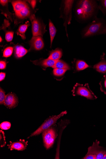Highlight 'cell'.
<instances>
[{
  "instance_id": "cell-20",
  "label": "cell",
  "mask_w": 106,
  "mask_h": 159,
  "mask_svg": "<svg viewBox=\"0 0 106 159\" xmlns=\"http://www.w3.org/2000/svg\"><path fill=\"white\" fill-rule=\"evenodd\" d=\"M53 68H58L69 70L70 67L66 62L62 60H58L55 64L52 67Z\"/></svg>"
},
{
  "instance_id": "cell-2",
  "label": "cell",
  "mask_w": 106,
  "mask_h": 159,
  "mask_svg": "<svg viewBox=\"0 0 106 159\" xmlns=\"http://www.w3.org/2000/svg\"><path fill=\"white\" fill-rule=\"evenodd\" d=\"M82 34L83 38L106 34V24L101 20H96L85 28Z\"/></svg>"
},
{
  "instance_id": "cell-11",
  "label": "cell",
  "mask_w": 106,
  "mask_h": 159,
  "mask_svg": "<svg viewBox=\"0 0 106 159\" xmlns=\"http://www.w3.org/2000/svg\"><path fill=\"white\" fill-rule=\"evenodd\" d=\"M28 146V141L24 139H20L16 142H10L8 144V149L11 150H16L18 151H23L25 150Z\"/></svg>"
},
{
  "instance_id": "cell-36",
  "label": "cell",
  "mask_w": 106,
  "mask_h": 159,
  "mask_svg": "<svg viewBox=\"0 0 106 159\" xmlns=\"http://www.w3.org/2000/svg\"><path fill=\"white\" fill-rule=\"evenodd\" d=\"M1 38V42H2V38L1 37V38Z\"/></svg>"
},
{
  "instance_id": "cell-3",
  "label": "cell",
  "mask_w": 106,
  "mask_h": 159,
  "mask_svg": "<svg viewBox=\"0 0 106 159\" xmlns=\"http://www.w3.org/2000/svg\"><path fill=\"white\" fill-rule=\"evenodd\" d=\"M73 96H81L90 100H94L97 97L91 90L88 84H85L77 83L72 91Z\"/></svg>"
},
{
  "instance_id": "cell-8",
  "label": "cell",
  "mask_w": 106,
  "mask_h": 159,
  "mask_svg": "<svg viewBox=\"0 0 106 159\" xmlns=\"http://www.w3.org/2000/svg\"><path fill=\"white\" fill-rule=\"evenodd\" d=\"M74 2V1H65L64 3L63 9V17L65 20L64 25L67 29V25L71 23V19L72 7Z\"/></svg>"
},
{
  "instance_id": "cell-18",
  "label": "cell",
  "mask_w": 106,
  "mask_h": 159,
  "mask_svg": "<svg viewBox=\"0 0 106 159\" xmlns=\"http://www.w3.org/2000/svg\"><path fill=\"white\" fill-rule=\"evenodd\" d=\"M30 10L28 6L20 12L16 14L17 17L21 19H24L29 16L30 14Z\"/></svg>"
},
{
  "instance_id": "cell-10",
  "label": "cell",
  "mask_w": 106,
  "mask_h": 159,
  "mask_svg": "<svg viewBox=\"0 0 106 159\" xmlns=\"http://www.w3.org/2000/svg\"><path fill=\"white\" fill-rule=\"evenodd\" d=\"M31 48L30 50H40L44 47V44L41 36L33 37L30 41Z\"/></svg>"
},
{
  "instance_id": "cell-32",
  "label": "cell",
  "mask_w": 106,
  "mask_h": 159,
  "mask_svg": "<svg viewBox=\"0 0 106 159\" xmlns=\"http://www.w3.org/2000/svg\"><path fill=\"white\" fill-rule=\"evenodd\" d=\"M30 5L33 9H34L36 3V1H28Z\"/></svg>"
},
{
  "instance_id": "cell-12",
  "label": "cell",
  "mask_w": 106,
  "mask_h": 159,
  "mask_svg": "<svg viewBox=\"0 0 106 159\" xmlns=\"http://www.w3.org/2000/svg\"><path fill=\"white\" fill-rule=\"evenodd\" d=\"M12 5L16 14L21 11L28 6L25 2L22 1L12 2Z\"/></svg>"
},
{
  "instance_id": "cell-27",
  "label": "cell",
  "mask_w": 106,
  "mask_h": 159,
  "mask_svg": "<svg viewBox=\"0 0 106 159\" xmlns=\"http://www.w3.org/2000/svg\"><path fill=\"white\" fill-rule=\"evenodd\" d=\"M11 127V124L8 122H4L0 125V128L2 130H7L9 129Z\"/></svg>"
},
{
  "instance_id": "cell-22",
  "label": "cell",
  "mask_w": 106,
  "mask_h": 159,
  "mask_svg": "<svg viewBox=\"0 0 106 159\" xmlns=\"http://www.w3.org/2000/svg\"><path fill=\"white\" fill-rule=\"evenodd\" d=\"M67 70L54 68L53 71V73L54 75L56 76H63L66 72Z\"/></svg>"
},
{
  "instance_id": "cell-9",
  "label": "cell",
  "mask_w": 106,
  "mask_h": 159,
  "mask_svg": "<svg viewBox=\"0 0 106 159\" xmlns=\"http://www.w3.org/2000/svg\"><path fill=\"white\" fill-rule=\"evenodd\" d=\"M18 104V98L17 96L13 93H9L6 95L5 100V106L9 109L16 107Z\"/></svg>"
},
{
  "instance_id": "cell-26",
  "label": "cell",
  "mask_w": 106,
  "mask_h": 159,
  "mask_svg": "<svg viewBox=\"0 0 106 159\" xmlns=\"http://www.w3.org/2000/svg\"><path fill=\"white\" fill-rule=\"evenodd\" d=\"M6 96L5 92L1 88L0 89V104L1 105L4 104Z\"/></svg>"
},
{
  "instance_id": "cell-34",
  "label": "cell",
  "mask_w": 106,
  "mask_h": 159,
  "mask_svg": "<svg viewBox=\"0 0 106 159\" xmlns=\"http://www.w3.org/2000/svg\"><path fill=\"white\" fill-rule=\"evenodd\" d=\"M8 2V1H1V0L0 1V3H1V4L3 6H4L7 4Z\"/></svg>"
},
{
  "instance_id": "cell-23",
  "label": "cell",
  "mask_w": 106,
  "mask_h": 159,
  "mask_svg": "<svg viewBox=\"0 0 106 159\" xmlns=\"http://www.w3.org/2000/svg\"><path fill=\"white\" fill-rule=\"evenodd\" d=\"M6 144L5 133L1 130L0 131V147L1 148L4 147Z\"/></svg>"
},
{
  "instance_id": "cell-21",
  "label": "cell",
  "mask_w": 106,
  "mask_h": 159,
  "mask_svg": "<svg viewBox=\"0 0 106 159\" xmlns=\"http://www.w3.org/2000/svg\"><path fill=\"white\" fill-rule=\"evenodd\" d=\"M89 67L88 65L82 61L78 60L76 64V69L77 71L83 70Z\"/></svg>"
},
{
  "instance_id": "cell-14",
  "label": "cell",
  "mask_w": 106,
  "mask_h": 159,
  "mask_svg": "<svg viewBox=\"0 0 106 159\" xmlns=\"http://www.w3.org/2000/svg\"><path fill=\"white\" fill-rule=\"evenodd\" d=\"M27 52L28 50L21 46H17L14 49V55L17 58L23 57Z\"/></svg>"
},
{
  "instance_id": "cell-33",
  "label": "cell",
  "mask_w": 106,
  "mask_h": 159,
  "mask_svg": "<svg viewBox=\"0 0 106 159\" xmlns=\"http://www.w3.org/2000/svg\"><path fill=\"white\" fill-rule=\"evenodd\" d=\"M6 76V74L4 73H0V81H1L3 80L5 78Z\"/></svg>"
},
{
  "instance_id": "cell-7",
  "label": "cell",
  "mask_w": 106,
  "mask_h": 159,
  "mask_svg": "<svg viewBox=\"0 0 106 159\" xmlns=\"http://www.w3.org/2000/svg\"><path fill=\"white\" fill-rule=\"evenodd\" d=\"M100 142L97 140L94 142L93 145L88 148L87 154L95 155L96 159H102L104 155L106 153V150L104 148L99 146Z\"/></svg>"
},
{
  "instance_id": "cell-4",
  "label": "cell",
  "mask_w": 106,
  "mask_h": 159,
  "mask_svg": "<svg viewBox=\"0 0 106 159\" xmlns=\"http://www.w3.org/2000/svg\"><path fill=\"white\" fill-rule=\"evenodd\" d=\"M67 113V111H65L62 112L57 115H54L53 116H50L45 120L42 124L28 138L30 137L39 135L40 134L42 133L45 130L49 128L54 125L60 118L64 116Z\"/></svg>"
},
{
  "instance_id": "cell-25",
  "label": "cell",
  "mask_w": 106,
  "mask_h": 159,
  "mask_svg": "<svg viewBox=\"0 0 106 159\" xmlns=\"http://www.w3.org/2000/svg\"><path fill=\"white\" fill-rule=\"evenodd\" d=\"M13 48L12 47H9L6 48L3 52V56L7 57H10L12 54Z\"/></svg>"
},
{
  "instance_id": "cell-5",
  "label": "cell",
  "mask_w": 106,
  "mask_h": 159,
  "mask_svg": "<svg viewBox=\"0 0 106 159\" xmlns=\"http://www.w3.org/2000/svg\"><path fill=\"white\" fill-rule=\"evenodd\" d=\"M57 136L56 130L53 125L42 133L44 146L48 150L52 147Z\"/></svg>"
},
{
  "instance_id": "cell-28",
  "label": "cell",
  "mask_w": 106,
  "mask_h": 159,
  "mask_svg": "<svg viewBox=\"0 0 106 159\" xmlns=\"http://www.w3.org/2000/svg\"><path fill=\"white\" fill-rule=\"evenodd\" d=\"M14 32H8L6 33L5 38L6 40L8 42L11 41L13 38Z\"/></svg>"
},
{
  "instance_id": "cell-17",
  "label": "cell",
  "mask_w": 106,
  "mask_h": 159,
  "mask_svg": "<svg viewBox=\"0 0 106 159\" xmlns=\"http://www.w3.org/2000/svg\"><path fill=\"white\" fill-rule=\"evenodd\" d=\"M62 55V51L59 49H57L51 52L48 58L57 61L61 58Z\"/></svg>"
},
{
  "instance_id": "cell-15",
  "label": "cell",
  "mask_w": 106,
  "mask_h": 159,
  "mask_svg": "<svg viewBox=\"0 0 106 159\" xmlns=\"http://www.w3.org/2000/svg\"><path fill=\"white\" fill-rule=\"evenodd\" d=\"M30 25L28 21L25 24L20 25L18 28L17 34V35H20L23 39H26L25 34Z\"/></svg>"
},
{
  "instance_id": "cell-6",
  "label": "cell",
  "mask_w": 106,
  "mask_h": 159,
  "mask_svg": "<svg viewBox=\"0 0 106 159\" xmlns=\"http://www.w3.org/2000/svg\"><path fill=\"white\" fill-rule=\"evenodd\" d=\"M32 24V31L33 37H42L45 32V26H44L35 15H32L30 18Z\"/></svg>"
},
{
  "instance_id": "cell-30",
  "label": "cell",
  "mask_w": 106,
  "mask_h": 159,
  "mask_svg": "<svg viewBox=\"0 0 106 159\" xmlns=\"http://www.w3.org/2000/svg\"><path fill=\"white\" fill-rule=\"evenodd\" d=\"M6 64V63L5 61H1L0 62V69L3 70L5 69Z\"/></svg>"
},
{
  "instance_id": "cell-19",
  "label": "cell",
  "mask_w": 106,
  "mask_h": 159,
  "mask_svg": "<svg viewBox=\"0 0 106 159\" xmlns=\"http://www.w3.org/2000/svg\"><path fill=\"white\" fill-rule=\"evenodd\" d=\"M49 30L51 39V48L53 41L56 34L57 30L53 23L50 20H49Z\"/></svg>"
},
{
  "instance_id": "cell-31",
  "label": "cell",
  "mask_w": 106,
  "mask_h": 159,
  "mask_svg": "<svg viewBox=\"0 0 106 159\" xmlns=\"http://www.w3.org/2000/svg\"><path fill=\"white\" fill-rule=\"evenodd\" d=\"M102 6L103 9H102L104 11L106 12V0L101 1Z\"/></svg>"
},
{
  "instance_id": "cell-1",
  "label": "cell",
  "mask_w": 106,
  "mask_h": 159,
  "mask_svg": "<svg viewBox=\"0 0 106 159\" xmlns=\"http://www.w3.org/2000/svg\"><path fill=\"white\" fill-rule=\"evenodd\" d=\"M95 7L94 1L81 0L78 1L77 3L76 12L79 19L85 20L92 16Z\"/></svg>"
},
{
  "instance_id": "cell-29",
  "label": "cell",
  "mask_w": 106,
  "mask_h": 159,
  "mask_svg": "<svg viewBox=\"0 0 106 159\" xmlns=\"http://www.w3.org/2000/svg\"><path fill=\"white\" fill-rule=\"evenodd\" d=\"M82 159H96V157L95 155L90 154H86Z\"/></svg>"
},
{
  "instance_id": "cell-35",
  "label": "cell",
  "mask_w": 106,
  "mask_h": 159,
  "mask_svg": "<svg viewBox=\"0 0 106 159\" xmlns=\"http://www.w3.org/2000/svg\"><path fill=\"white\" fill-rule=\"evenodd\" d=\"M103 159H106V153L104 155Z\"/></svg>"
},
{
  "instance_id": "cell-24",
  "label": "cell",
  "mask_w": 106,
  "mask_h": 159,
  "mask_svg": "<svg viewBox=\"0 0 106 159\" xmlns=\"http://www.w3.org/2000/svg\"><path fill=\"white\" fill-rule=\"evenodd\" d=\"M100 90L106 95V76H104L99 83Z\"/></svg>"
},
{
  "instance_id": "cell-13",
  "label": "cell",
  "mask_w": 106,
  "mask_h": 159,
  "mask_svg": "<svg viewBox=\"0 0 106 159\" xmlns=\"http://www.w3.org/2000/svg\"><path fill=\"white\" fill-rule=\"evenodd\" d=\"M58 61H55L48 58L40 62H38L35 61V62H33V63L36 65H39V64L45 68H47L48 67H52Z\"/></svg>"
},
{
  "instance_id": "cell-16",
  "label": "cell",
  "mask_w": 106,
  "mask_h": 159,
  "mask_svg": "<svg viewBox=\"0 0 106 159\" xmlns=\"http://www.w3.org/2000/svg\"><path fill=\"white\" fill-rule=\"evenodd\" d=\"M94 67L99 73H106V61L103 59L99 63L94 65Z\"/></svg>"
}]
</instances>
